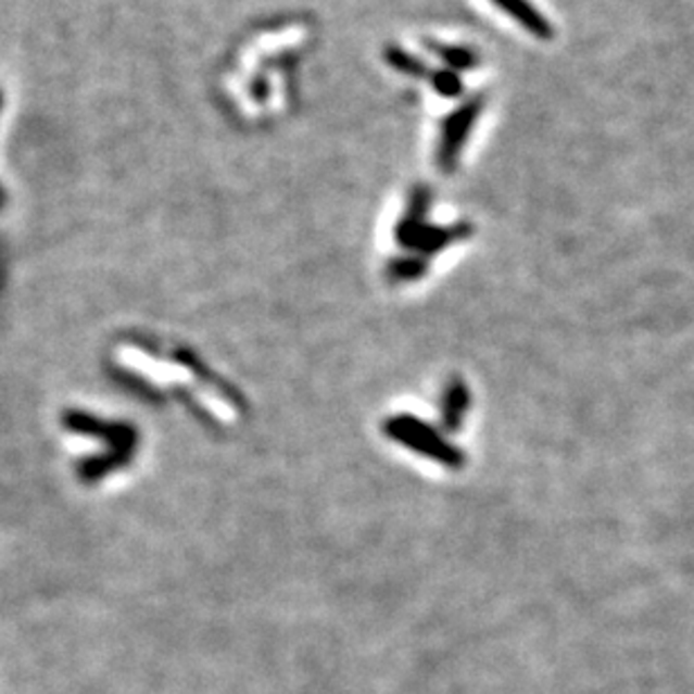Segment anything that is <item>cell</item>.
Returning a JSON list of instances; mask_svg holds the SVG:
<instances>
[{
    "label": "cell",
    "instance_id": "3",
    "mask_svg": "<svg viewBox=\"0 0 694 694\" xmlns=\"http://www.w3.org/2000/svg\"><path fill=\"white\" fill-rule=\"evenodd\" d=\"M0 203H3V192H0Z\"/></svg>",
    "mask_w": 694,
    "mask_h": 694
},
{
    "label": "cell",
    "instance_id": "1",
    "mask_svg": "<svg viewBox=\"0 0 694 694\" xmlns=\"http://www.w3.org/2000/svg\"><path fill=\"white\" fill-rule=\"evenodd\" d=\"M480 106H482L480 100H471V102L463 104L456 113H451V117L444 123L442 140L438 147V152H440L438 161L446 172H449V167H454V163L458 161L460 149L467 142L471 127L476 125Z\"/></svg>",
    "mask_w": 694,
    "mask_h": 694
},
{
    "label": "cell",
    "instance_id": "4",
    "mask_svg": "<svg viewBox=\"0 0 694 694\" xmlns=\"http://www.w3.org/2000/svg\"><path fill=\"white\" fill-rule=\"evenodd\" d=\"M0 106H3V98H0Z\"/></svg>",
    "mask_w": 694,
    "mask_h": 694
},
{
    "label": "cell",
    "instance_id": "2",
    "mask_svg": "<svg viewBox=\"0 0 694 694\" xmlns=\"http://www.w3.org/2000/svg\"><path fill=\"white\" fill-rule=\"evenodd\" d=\"M494 3L507 12L512 18H515L521 27H526L530 35L539 37V39H551L553 37V25L548 23V18L539 14L534 10V5L530 0H494Z\"/></svg>",
    "mask_w": 694,
    "mask_h": 694
}]
</instances>
